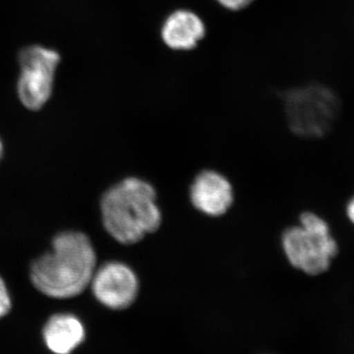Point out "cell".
Returning <instances> with one entry per match:
<instances>
[{
  "label": "cell",
  "mask_w": 354,
  "mask_h": 354,
  "mask_svg": "<svg viewBox=\"0 0 354 354\" xmlns=\"http://www.w3.org/2000/svg\"><path fill=\"white\" fill-rule=\"evenodd\" d=\"M218 6L232 12H239L250 6L255 0H215Z\"/></svg>",
  "instance_id": "8fae6325"
},
{
  "label": "cell",
  "mask_w": 354,
  "mask_h": 354,
  "mask_svg": "<svg viewBox=\"0 0 354 354\" xmlns=\"http://www.w3.org/2000/svg\"><path fill=\"white\" fill-rule=\"evenodd\" d=\"M188 199L191 206L201 215L221 218L234 207V186L223 172L213 169H202L191 181Z\"/></svg>",
  "instance_id": "52a82bcc"
},
{
  "label": "cell",
  "mask_w": 354,
  "mask_h": 354,
  "mask_svg": "<svg viewBox=\"0 0 354 354\" xmlns=\"http://www.w3.org/2000/svg\"><path fill=\"white\" fill-rule=\"evenodd\" d=\"M95 270L97 254L91 239L83 232L69 230L55 235L50 250L32 263L30 278L46 297L67 299L90 286Z\"/></svg>",
  "instance_id": "7a4b0ae2"
},
{
  "label": "cell",
  "mask_w": 354,
  "mask_h": 354,
  "mask_svg": "<svg viewBox=\"0 0 354 354\" xmlns=\"http://www.w3.org/2000/svg\"><path fill=\"white\" fill-rule=\"evenodd\" d=\"M104 230L122 245H134L156 234L164 223L157 188L143 177L128 176L111 185L102 196Z\"/></svg>",
  "instance_id": "6da1fadb"
},
{
  "label": "cell",
  "mask_w": 354,
  "mask_h": 354,
  "mask_svg": "<svg viewBox=\"0 0 354 354\" xmlns=\"http://www.w3.org/2000/svg\"><path fill=\"white\" fill-rule=\"evenodd\" d=\"M59 62L57 51L44 46H30L20 53L18 95L26 108L39 111L50 100Z\"/></svg>",
  "instance_id": "5b68a950"
},
{
  "label": "cell",
  "mask_w": 354,
  "mask_h": 354,
  "mask_svg": "<svg viewBox=\"0 0 354 354\" xmlns=\"http://www.w3.org/2000/svg\"><path fill=\"white\" fill-rule=\"evenodd\" d=\"M281 247L291 267L313 277L329 271L339 252L329 223L310 211L300 214L297 225L283 230Z\"/></svg>",
  "instance_id": "3957f363"
},
{
  "label": "cell",
  "mask_w": 354,
  "mask_h": 354,
  "mask_svg": "<svg viewBox=\"0 0 354 354\" xmlns=\"http://www.w3.org/2000/svg\"><path fill=\"white\" fill-rule=\"evenodd\" d=\"M12 307L10 295L3 279L0 278V319L6 316Z\"/></svg>",
  "instance_id": "30bf717a"
},
{
  "label": "cell",
  "mask_w": 354,
  "mask_h": 354,
  "mask_svg": "<svg viewBox=\"0 0 354 354\" xmlns=\"http://www.w3.org/2000/svg\"><path fill=\"white\" fill-rule=\"evenodd\" d=\"M206 24L190 9L171 11L162 21L160 36L162 43L174 51L195 50L206 36Z\"/></svg>",
  "instance_id": "ba28073f"
},
{
  "label": "cell",
  "mask_w": 354,
  "mask_h": 354,
  "mask_svg": "<svg viewBox=\"0 0 354 354\" xmlns=\"http://www.w3.org/2000/svg\"><path fill=\"white\" fill-rule=\"evenodd\" d=\"M279 95L288 128L301 138H323L339 120L341 100L332 88L322 84L288 88Z\"/></svg>",
  "instance_id": "277c9868"
},
{
  "label": "cell",
  "mask_w": 354,
  "mask_h": 354,
  "mask_svg": "<svg viewBox=\"0 0 354 354\" xmlns=\"http://www.w3.org/2000/svg\"><path fill=\"white\" fill-rule=\"evenodd\" d=\"M346 214L349 221L354 225V195L348 200L346 207Z\"/></svg>",
  "instance_id": "7c38bea8"
},
{
  "label": "cell",
  "mask_w": 354,
  "mask_h": 354,
  "mask_svg": "<svg viewBox=\"0 0 354 354\" xmlns=\"http://www.w3.org/2000/svg\"><path fill=\"white\" fill-rule=\"evenodd\" d=\"M2 153H3V145H2L1 140H0V160H1Z\"/></svg>",
  "instance_id": "4fadbf2b"
},
{
  "label": "cell",
  "mask_w": 354,
  "mask_h": 354,
  "mask_svg": "<svg viewBox=\"0 0 354 354\" xmlns=\"http://www.w3.org/2000/svg\"><path fill=\"white\" fill-rule=\"evenodd\" d=\"M90 285L95 299L111 310L131 306L141 288L138 274L121 261H109L95 270Z\"/></svg>",
  "instance_id": "8992f818"
},
{
  "label": "cell",
  "mask_w": 354,
  "mask_h": 354,
  "mask_svg": "<svg viewBox=\"0 0 354 354\" xmlns=\"http://www.w3.org/2000/svg\"><path fill=\"white\" fill-rule=\"evenodd\" d=\"M44 341L51 353L70 354L85 339V328L73 314H57L44 328Z\"/></svg>",
  "instance_id": "9c48e42d"
}]
</instances>
